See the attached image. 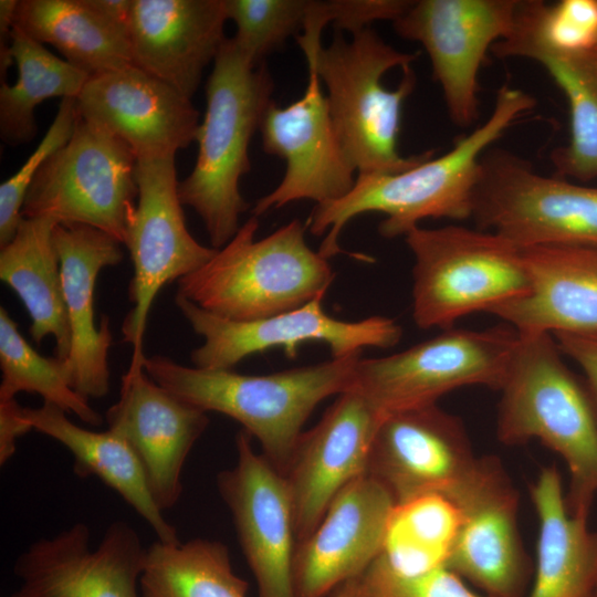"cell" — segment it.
<instances>
[{
  "instance_id": "cell-30",
  "label": "cell",
  "mask_w": 597,
  "mask_h": 597,
  "mask_svg": "<svg viewBox=\"0 0 597 597\" xmlns=\"http://www.w3.org/2000/svg\"><path fill=\"white\" fill-rule=\"evenodd\" d=\"M499 59L522 57L540 63L566 96L570 136L552 153L557 176L587 181L597 178V54H563L509 34L493 44Z\"/></svg>"
},
{
  "instance_id": "cell-2",
  "label": "cell",
  "mask_w": 597,
  "mask_h": 597,
  "mask_svg": "<svg viewBox=\"0 0 597 597\" xmlns=\"http://www.w3.org/2000/svg\"><path fill=\"white\" fill-rule=\"evenodd\" d=\"M326 87L329 114L341 147L358 174H395L434 156V150L402 156L398 150L401 111L417 83L410 64L419 53L386 43L370 27L346 40L298 44Z\"/></svg>"
},
{
  "instance_id": "cell-38",
  "label": "cell",
  "mask_w": 597,
  "mask_h": 597,
  "mask_svg": "<svg viewBox=\"0 0 597 597\" xmlns=\"http://www.w3.org/2000/svg\"><path fill=\"white\" fill-rule=\"evenodd\" d=\"M362 597H489L475 594L448 567L400 574L379 556L358 577Z\"/></svg>"
},
{
  "instance_id": "cell-26",
  "label": "cell",
  "mask_w": 597,
  "mask_h": 597,
  "mask_svg": "<svg viewBox=\"0 0 597 597\" xmlns=\"http://www.w3.org/2000/svg\"><path fill=\"white\" fill-rule=\"evenodd\" d=\"M540 521L536 572L528 597H594L597 585V532L569 514L559 471L541 470L531 484Z\"/></svg>"
},
{
  "instance_id": "cell-35",
  "label": "cell",
  "mask_w": 597,
  "mask_h": 597,
  "mask_svg": "<svg viewBox=\"0 0 597 597\" xmlns=\"http://www.w3.org/2000/svg\"><path fill=\"white\" fill-rule=\"evenodd\" d=\"M509 34L563 54L597 49V0H519ZM507 34V35H509Z\"/></svg>"
},
{
  "instance_id": "cell-10",
  "label": "cell",
  "mask_w": 597,
  "mask_h": 597,
  "mask_svg": "<svg viewBox=\"0 0 597 597\" xmlns=\"http://www.w3.org/2000/svg\"><path fill=\"white\" fill-rule=\"evenodd\" d=\"M136 164L126 143L78 114L70 140L34 177L22 217L87 224L124 244L127 217L138 197Z\"/></svg>"
},
{
  "instance_id": "cell-19",
  "label": "cell",
  "mask_w": 597,
  "mask_h": 597,
  "mask_svg": "<svg viewBox=\"0 0 597 597\" xmlns=\"http://www.w3.org/2000/svg\"><path fill=\"white\" fill-rule=\"evenodd\" d=\"M381 419L369 400L348 389L302 433L283 473L293 502L296 544L316 528L335 495L366 473Z\"/></svg>"
},
{
  "instance_id": "cell-14",
  "label": "cell",
  "mask_w": 597,
  "mask_h": 597,
  "mask_svg": "<svg viewBox=\"0 0 597 597\" xmlns=\"http://www.w3.org/2000/svg\"><path fill=\"white\" fill-rule=\"evenodd\" d=\"M307 70L304 94L285 107L272 101L263 115L262 148L285 161V172L279 186L258 200L253 216L297 200L335 201L355 184L356 169L336 136L320 75L313 64Z\"/></svg>"
},
{
  "instance_id": "cell-15",
  "label": "cell",
  "mask_w": 597,
  "mask_h": 597,
  "mask_svg": "<svg viewBox=\"0 0 597 597\" xmlns=\"http://www.w3.org/2000/svg\"><path fill=\"white\" fill-rule=\"evenodd\" d=\"M90 528L77 522L32 543L18 556L21 580L14 597H142L140 576L147 547L125 521L113 522L95 549Z\"/></svg>"
},
{
  "instance_id": "cell-27",
  "label": "cell",
  "mask_w": 597,
  "mask_h": 597,
  "mask_svg": "<svg viewBox=\"0 0 597 597\" xmlns=\"http://www.w3.org/2000/svg\"><path fill=\"white\" fill-rule=\"evenodd\" d=\"M32 429L62 443L73 455L78 478L96 476L116 491L164 543H179L176 528L167 522L151 494L145 471L128 443L111 430L98 432L72 422L62 408L43 401L39 408L23 407Z\"/></svg>"
},
{
  "instance_id": "cell-45",
  "label": "cell",
  "mask_w": 597,
  "mask_h": 597,
  "mask_svg": "<svg viewBox=\"0 0 597 597\" xmlns=\"http://www.w3.org/2000/svg\"><path fill=\"white\" fill-rule=\"evenodd\" d=\"M595 53L597 54V49H596Z\"/></svg>"
},
{
  "instance_id": "cell-17",
  "label": "cell",
  "mask_w": 597,
  "mask_h": 597,
  "mask_svg": "<svg viewBox=\"0 0 597 597\" xmlns=\"http://www.w3.org/2000/svg\"><path fill=\"white\" fill-rule=\"evenodd\" d=\"M238 460L217 478L259 597H295L294 509L285 476L252 447L245 430L235 437Z\"/></svg>"
},
{
  "instance_id": "cell-7",
  "label": "cell",
  "mask_w": 597,
  "mask_h": 597,
  "mask_svg": "<svg viewBox=\"0 0 597 597\" xmlns=\"http://www.w3.org/2000/svg\"><path fill=\"white\" fill-rule=\"evenodd\" d=\"M405 240L413 255L412 318L419 328H451L530 290L522 249L498 233L419 226Z\"/></svg>"
},
{
  "instance_id": "cell-44",
  "label": "cell",
  "mask_w": 597,
  "mask_h": 597,
  "mask_svg": "<svg viewBox=\"0 0 597 597\" xmlns=\"http://www.w3.org/2000/svg\"><path fill=\"white\" fill-rule=\"evenodd\" d=\"M594 597H597V585H596V589H595V595Z\"/></svg>"
},
{
  "instance_id": "cell-39",
  "label": "cell",
  "mask_w": 597,
  "mask_h": 597,
  "mask_svg": "<svg viewBox=\"0 0 597 597\" xmlns=\"http://www.w3.org/2000/svg\"><path fill=\"white\" fill-rule=\"evenodd\" d=\"M411 0H314L311 20L321 28L328 23L335 31L354 34L378 20L394 22Z\"/></svg>"
},
{
  "instance_id": "cell-20",
  "label": "cell",
  "mask_w": 597,
  "mask_h": 597,
  "mask_svg": "<svg viewBox=\"0 0 597 597\" xmlns=\"http://www.w3.org/2000/svg\"><path fill=\"white\" fill-rule=\"evenodd\" d=\"M76 104L82 118L126 143L137 160L175 157L200 126L190 98L135 65L90 77Z\"/></svg>"
},
{
  "instance_id": "cell-8",
  "label": "cell",
  "mask_w": 597,
  "mask_h": 597,
  "mask_svg": "<svg viewBox=\"0 0 597 597\" xmlns=\"http://www.w3.org/2000/svg\"><path fill=\"white\" fill-rule=\"evenodd\" d=\"M519 337L506 323L478 331L443 329L402 352L360 358L350 389L383 417L437 405L446 394L467 386L500 390Z\"/></svg>"
},
{
  "instance_id": "cell-32",
  "label": "cell",
  "mask_w": 597,
  "mask_h": 597,
  "mask_svg": "<svg viewBox=\"0 0 597 597\" xmlns=\"http://www.w3.org/2000/svg\"><path fill=\"white\" fill-rule=\"evenodd\" d=\"M249 584L232 569L221 542H154L140 576L142 597H247Z\"/></svg>"
},
{
  "instance_id": "cell-1",
  "label": "cell",
  "mask_w": 597,
  "mask_h": 597,
  "mask_svg": "<svg viewBox=\"0 0 597 597\" xmlns=\"http://www.w3.org/2000/svg\"><path fill=\"white\" fill-rule=\"evenodd\" d=\"M535 104L528 93L503 84L488 119L458 137L446 154L400 172L358 174L343 198L314 207L306 228L317 237L326 232L318 252L326 259L343 252L338 244L342 230L366 212L386 216L378 231L388 239L406 235L426 219H470L482 156Z\"/></svg>"
},
{
  "instance_id": "cell-33",
  "label": "cell",
  "mask_w": 597,
  "mask_h": 597,
  "mask_svg": "<svg viewBox=\"0 0 597 597\" xmlns=\"http://www.w3.org/2000/svg\"><path fill=\"white\" fill-rule=\"evenodd\" d=\"M462 517L459 503L440 493L397 503L378 556L405 575L447 567Z\"/></svg>"
},
{
  "instance_id": "cell-28",
  "label": "cell",
  "mask_w": 597,
  "mask_h": 597,
  "mask_svg": "<svg viewBox=\"0 0 597 597\" xmlns=\"http://www.w3.org/2000/svg\"><path fill=\"white\" fill-rule=\"evenodd\" d=\"M13 25L90 77L133 65L126 27L97 0H18Z\"/></svg>"
},
{
  "instance_id": "cell-23",
  "label": "cell",
  "mask_w": 597,
  "mask_h": 597,
  "mask_svg": "<svg viewBox=\"0 0 597 597\" xmlns=\"http://www.w3.org/2000/svg\"><path fill=\"white\" fill-rule=\"evenodd\" d=\"M227 21L223 0H132L133 65L191 100L226 40Z\"/></svg>"
},
{
  "instance_id": "cell-24",
  "label": "cell",
  "mask_w": 597,
  "mask_h": 597,
  "mask_svg": "<svg viewBox=\"0 0 597 597\" xmlns=\"http://www.w3.org/2000/svg\"><path fill=\"white\" fill-rule=\"evenodd\" d=\"M53 241L59 254L72 345V387L85 399L103 398L109 390V318L94 321V291L98 273L124 259L122 243L108 233L81 223H56Z\"/></svg>"
},
{
  "instance_id": "cell-46",
  "label": "cell",
  "mask_w": 597,
  "mask_h": 597,
  "mask_svg": "<svg viewBox=\"0 0 597 597\" xmlns=\"http://www.w3.org/2000/svg\"><path fill=\"white\" fill-rule=\"evenodd\" d=\"M10 597H14L13 595H11Z\"/></svg>"
},
{
  "instance_id": "cell-13",
  "label": "cell",
  "mask_w": 597,
  "mask_h": 597,
  "mask_svg": "<svg viewBox=\"0 0 597 597\" xmlns=\"http://www.w3.org/2000/svg\"><path fill=\"white\" fill-rule=\"evenodd\" d=\"M519 0H411L392 22L426 50L449 117L469 127L479 117V71L488 50L511 31Z\"/></svg>"
},
{
  "instance_id": "cell-36",
  "label": "cell",
  "mask_w": 597,
  "mask_h": 597,
  "mask_svg": "<svg viewBox=\"0 0 597 597\" xmlns=\"http://www.w3.org/2000/svg\"><path fill=\"white\" fill-rule=\"evenodd\" d=\"M223 4L237 28L235 44L252 64L260 65L303 30L312 0H223Z\"/></svg>"
},
{
  "instance_id": "cell-11",
  "label": "cell",
  "mask_w": 597,
  "mask_h": 597,
  "mask_svg": "<svg viewBox=\"0 0 597 597\" xmlns=\"http://www.w3.org/2000/svg\"><path fill=\"white\" fill-rule=\"evenodd\" d=\"M135 178L137 203L128 213L124 240L134 268L128 285L134 306L122 325L124 342L133 346L130 373L144 369L143 342L158 292L200 269L218 250L199 243L187 229L175 157L137 160Z\"/></svg>"
},
{
  "instance_id": "cell-31",
  "label": "cell",
  "mask_w": 597,
  "mask_h": 597,
  "mask_svg": "<svg viewBox=\"0 0 597 597\" xmlns=\"http://www.w3.org/2000/svg\"><path fill=\"white\" fill-rule=\"evenodd\" d=\"M10 54L18 80L13 85L6 81L0 85V137L15 147L35 137L38 105L52 97L76 98L90 76L14 25Z\"/></svg>"
},
{
  "instance_id": "cell-18",
  "label": "cell",
  "mask_w": 597,
  "mask_h": 597,
  "mask_svg": "<svg viewBox=\"0 0 597 597\" xmlns=\"http://www.w3.org/2000/svg\"><path fill=\"white\" fill-rule=\"evenodd\" d=\"M462 523L447 567L489 597H524L531 564L517 527V493L495 458H482L452 496Z\"/></svg>"
},
{
  "instance_id": "cell-22",
  "label": "cell",
  "mask_w": 597,
  "mask_h": 597,
  "mask_svg": "<svg viewBox=\"0 0 597 597\" xmlns=\"http://www.w3.org/2000/svg\"><path fill=\"white\" fill-rule=\"evenodd\" d=\"M105 419L108 430L137 455L159 509H171L182 493L187 457L209 425L207 412L181 401L140 369L123 375L119 398Z\"/></svg>"
},
{
  "instance_id": "cell-3",
  "label": "cell",
  "mask_w": 597,
  "mask_h": 597,
  "mask_svg": "<svg viewBox=\"0 0 597 597\" xmlns=\"http://www.w3.org/2000/svg\"><path fill=\"white\" fill-rule=\"evenodd\" d=\"M519 335L500 389L498 438L510 446L537 439L556 452L570 475L568 512L587 520L597 495L595 406L552 334Z\"/></svg>"
},
{
  "instance_id": "cell-4",
  "label": "cell",
  "mask_w": 597,
  "mask_h": 597,
  "mask_svg": "<svg viewBox=\"0 0 597 597\" xmlns=\"http://www.w3.org/2000/svg\"><path fill=\"white\" fill-rule=\"evenodd\" d=\"M360 353L269 375L187 367L155 355L144 370L181 401L231 417L283 474L316 406L352 388Z\"/></svg>"
},
{
  "instance_id": "cell-25",
  "label": "cell",
  "mask_w": 597,
  "mask_h": 597,
  "mask_svg": "<svg viewBox=\"0 0 597 597\" xmlns=\"http://www.w3.org/2000/svg\"><path fill=\"white\" fill-rule=\"evenodd\" d=\"M528 292L490 314L520 334L597 332V249H522Z\"/></svg>"
},
{
  "instance_id": "cell-5",
  "label": "cell",
  "mask_w": 597,
  "mask_h": 597,
  "mask_svg": "<svg viewBox=\"0 0 597 597\" xmlns=\"http://www.w3.org/2000/svg\"><path fill=\"white\" fill-rule=\"evenodd\" d=\"M273 80L265 63L252 64L232 38H226L206 84V112L198 128V155L178 185L182 206L201 218L214 249L238 232L249 205L239 188L251 169L250 142L270 105Z\"/></svg>"
},
{
  "instance_id": "cell-6",
  "label": "cell",
  "mask_w": 597,
  "mask_h": 597,
  "mask_svg": "<svg viewBox=\"0 0 597 597\" xmlns=\"http://www.w3.org/2000/svg\"><path fill=\"white\" fill-rule=\"evenodd\" d=\"M252 216L200 269L180 279L177 295L217 316L239 322L277 315L325 295L335 274L306 243L301 220L293 219L255 240Z\"/></svg>"
},
{
  "instance_id": "cell-21",
  "label": "cell",
  "mask_w": 597,
  "mask_h": 597,
  "mask_svg": "<svg viewBox=\"0 0 597 597\" xmlns=\"http://www.w3.org/2000/svg\"><path fill=\"white\" fill-rule=\"evenodd\" d=\"M396 501L367 473L332 500L312 534L295 547V597H324L358 578L381 552Z\"/></svg>"
},
{
  "instance_id": "cell-29",
  "label": "cell",
  "mask_w": 597,
  "mask_h": 597,
  "mask_svg": "<svg viewBox=\"0 0 597 597\" xmlns=\"http://www.w3.org/2000/svg\"><path fill=\"white\" fill-rule=\"evenodd\" d=\"M59 223L50 217L23 218L0 252V279L17 293L31 318L36 344L52 336L55 357L70 356L72 336L64 301L61 265L53 241Z\"/></svg>"
},
{
  "instance_id": "cell-41",
  "label": "cell",
  "mask_w": 597,
  "mask_h": 597,
  "mask_svg": "<svg viewBox=\"0 0 597 597\" xmlns=\"http://www.w3.org/2000/svg\"><path fill=\"white\" fill-rule=\"evenodd\" d=\"M23 407L15 399L0 400V464L14 454L17 439L32 427L23 416Z\"/></svg>"
},
{
  "instance_id": "cell-42",
  "label": "cell",
  "mask_w": 597,
  "mask_h": 597,
  "mask_svg": "<svg viewBox=\"0 0 597 597\" xmlns=\"http://www.w3.org/2000/svg\"><path fill=\"white\" fill-rule=\"evenodd\" d=\"M18 0H0V73L1 81L9 66L13 63L10 54L13 14Z\"/></svg>"
},
{
  "instance_id": "cell-43",
  "label": "cell",
  "mask_w": 597,
  "mask_h": 597,
  "mask_svg": "<svg viewBox=\"0 0 597 597\" xmlns=\"http://www.w3.org/2000/svg\"><path fill=\"white\" fill-rule=\"evenodd\" d=\"M335 591L334 597H362L358 578L345 583Z\"/></svg>"
},
{
  "instance_id": "cell-40",
  "label": "cell",
  "mask_w": 597,
  "mask_h": 597,
  "mask_svg": "<svg viewBox=\"0 0 597 597\" xmlns=\"http://www.w3.org/2000/svg\"><path fill=\"white\" fill-rule=\"evenodd\" d=\"M553 336L563 355L582 369L597 412V332L556 333Z\"/></svg>"
},
{
  "instance_id": "cell-34",
  "label": "cell",
  "mask_w": 597,
  "mask_h": 597,
  "mask_svg": "<svg viewBox=\"0 0 597 597\" xmlns=\"http://www.w3.org/2000/svg\"><path fill=\"white\" fill-rule=\"evenodd\" d=\"M0 400L15 399L20 391L39 394L43 401L75 413L83 422L100 426L103 417L72 387L69 358L40 355L20 334L8 311L0 307Z\"/></svg>"
},
{
  "instance_id": "cell-37",
  "label": "cell",
  "mask_w": 597,
  "mask_h": 597,
  "mask_svg": "<svg viewBox=\"0 0 597 597\" xmlns=\"http://www.w3.org/2000/svg\"><path fill=\"white\" fill-rule=\"evenodd\" d=\"M78 111L76 98H62L57 113L33 153L20 169L0 186V247L15 235L23 220L22 207L29 188L42 165L73 135Z\"/></svg>"
},
{
  "instance_id": "cell-12",
  "label": "cell",
  "mask_w": 597,
  "mask_h": 597,
  "mask_svg": "<svg viewBox=\"0 0 597 597\" xmlns=\"http://www.w3.org/2000/svg\"><path fill=\"white\" fill-rule=\"evenodd\" d=\"M325 295L305 305L264 318L239 322L211 314L176 294L175 303L191 328L203 337L190 359L201 369H232L245 357L281 347L289 358L305 343H323L332 357L362 353L365 347L390 348L402 336L392 318L375 315L356 322L332 317L323 307Z\"/></svg>"
},
{
  "instance_id": "cell-9",
  "label": "cell",
  "mask_w": 597,
  "mask_h": 597,
  "mask_svg": "<svg viewBox=\"0 0 597 597\" xmlns=\"http://www.w3.org/2000/svg\"><path fill=\"white\" fill-rule=\"evenodd\" d=\"M471 219L521 249H597V188L545 177L524 158L492 148L481 158Z\"/></svg>"
},
{
  "instance_id": "cell-16",
  "label": "cell",
  "mask_w": 597,
  "mask_h": 597,
  "mask_svg": "<svg viewBox=\"0 0 597 597\" xmlns=\"http://www.w3.org/2000/svg\"><path fill=\"white\" fill-rule=\"evenodd\" d=\"M480 462L461 420L431 405L383 417L366 473L397 504L428 493L453 495L472 479Z\"/></svg>"
}]
</instances>
